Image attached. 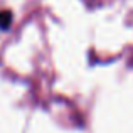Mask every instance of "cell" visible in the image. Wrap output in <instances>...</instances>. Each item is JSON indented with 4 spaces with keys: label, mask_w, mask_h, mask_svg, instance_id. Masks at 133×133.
I'll return each instance as SVG.
<instances>
[{
    "label": "cell",
    "mask_w": 133,
    "mask_h": 133,
    "mask_svg": "<svg viewBox=\"0 0 133 133\" xmlns=\"http://www.w3.org/2000/svg\"><path fill=\"white\" fill-rule=\"evenodd\" d=\"M12 20H14V15L10 10H0V29L2 30L9 29L12 25Z\"/></svg>",
    "instance_id": "cell-1"
}]
</instances>
